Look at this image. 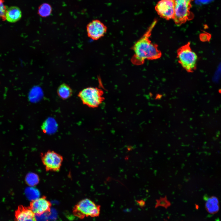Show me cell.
I'll use <instances>...</instances> for the list:
<instances>
[{
  "label": "cell",
  "mask_w": 221,
  "mask_h": 221,
  "mask_svg": "<svg viewBox=\"0 0 221 221\" xmlns=\"http://www.w3.org/2000/svg\"><path fill=\"white\" fill-rule=\"evenodd\" d=\"M156 22V20H154L143 36L132 47L134 54L130 61L133 64L141 65L144 64L146 60H155L161 57L162 53L158 49L157 45L152 42L150 39Z\"/></svg>",
  "instance_id": "cell-1"
},
{
  "label": "cell",
  "mask_w": 221,
  "mask_h": 221,
  "mask_svg": "<svg viewBox=\"0 0 221 221\" xmlns=\"http://www.w3.org/2000/svg\"><path fill=\"white\" fill-rule=\"evenodd\" d=\"M177 55L179 63L187 72L192 73L195 70L198 57L191 49L190 42L180 47Z\"/></svg>",
  "instance_id": "cell-2"
},
{
  "label": "cell",
  "mask_w": 221,
  "mask_h": 221,
  "mask_svg": "<svg viewBox=\"0 0 221 221\" xmlns=\"http://www.w3.org/2000/svg\"><path fill=\"white\" fill-rule=\"evenodd\" d=\"M101 206L88 198L82 199L77 202L72 209L73 215L82 219L86 217L98 216Z\"/></svg>",
  "instance_id": "cell-3"
},
{
  "label": "cell",
  "mask_w": 221,
  "mask_h": 221,
  "mask_svg": "<svg viewBox=\"0 0 221 221\" xmlns=\"http://www.w3.org/2000/svg\"><path fill=\"white\" fill-rule=\"evenodd\" d=\"M104 92L97 87H89L81 91L78 96L83 103L89 107H98L104 100Z\"/></svg>",
  "instance_id": "cell-4"
},
{
  "label": "cell",
  "mask_w": 221,
  "mask_h": 221,
  "mask_svg": "<svg viewBox=\"0 0 221 221\" xmlns=\"http://www.w3.org/2000/svg\"><path fill=\"white\" fill-rule=\"evenodd\" d=\"M194 0H174V16L173 19L176 25L180 26L193 19L194 14L190 11L191 2Z\"/></svg>",
  "instance_id": "cell-5"
},
{
  "label": "cell",
  "mask_w": 221,
  "mask_h": 221,
  "mask_svg": "<svg viewBox=\"0 0 221 221\" xmlns=\"http://www.w3.org/2000/svg\"><path fill=\"white\" fill-rule=\"evenodd\" d=\"M40 155L42 163L46 171H60L63 161L62 155L50 150L44 153H41Z\"/></svg>",
  "instance_id": "cell-6"
},
{
  "label": "cell",
  "mask_w": 221,
  "mask_h": 221,
  "mask_svg": "<svg viewBox=\"0 0 221 221\" xmlns=\"http://www.w3.org/2000/svg\"><path fill=\"white\" fill-rule=\"evenodd\" d=\"M88 37L96 41L104 36L107 31V26L100 21L95 19L88 23L86 26Z\"/></svg>",
  "instance_id": "cell-7"
},
{
  "label": "cell",
  "mask_w": 221,
  "mask_h": 221,
  "mask_svg": "<svg viewBox=\"0 0 221 221\" xmlns=\"http://www.w3.org/2000/svg\"><path fill=\"white\" fill-rule=\"evenodd\" d=\"M174 8V0H160L155 7L158 15L167 20L173 19L175 14Z\"/></svg>",
  "instance_id": "cell-8"
},
{
  "label": "cell",
  "mask_w": 221,
  "mask_h": 221,
  "mask_svg": "<svg viewBox=\"0 0 221 221\" xmlns=\"http://www.w3.org/2000/svg\"><path fill=\"white\" fill-rule=\"evenodd\" d=\"M51 206V202L46 196H44L32 200L29 207L35 215L39 216L50 212Z\"/></svg>",
  "instance_id": "cell-9"
},
{
  "label": "cell",
  "mask_w": 221,
  "mask_h": 221,
  "mask_svg": "<svg viewBox=\"0 0 221 221\" xmlns=\"http://www.w3.org/2000/svg\"><path fill=\"white\" fill-rule=\"evenodd\" d=\"M15 221H37V220L29 206L20 205L15 211Z\"/></svg>",
  "instance_id": "cell-10"
},
{
  "label": "cell",
  "mask_w": 221,
  "mask_h": 221,
  "mask_svg": "<svg viewBox=\"0 0 221 221\" xmlns=\"http://www.w3.org/2000/svg\"><path fill=\"white\" fill-rule=\"evenodd\" d=\"M22 16L21 12L19 8L12 6L7 8L6 14V20L8 22L14 23L19 21Z\"/></svg>",
  "instance_id": "cell-11"
},
{
  "label": "cell",
  "mask_w": 221,
  "mask_h": 221,
  "mask_svg": "<svg viewBox=\"0 0 221 221\" xmlns=\"http://www.w3.org/2000/svg\"><path fill=\"white\" fill-rule=\"evenodd\" d=\"M207 211L211 214L217 213L219 209V201L216 196H212L207 199L205 204Z\"/></svg>",
  "instance_id": "cell-12"
},
{
  "label": "cell",
  "mask_w": 221,
  "mask_h": 221,
  "mask_svg": "<svg viewBox=\"0 0 221 221\" xmlns=\"http://www.w3.org/2000/svg\"><path fill=\"white\" fill-rule=\"evenodd\" d=\"M57 129L56 122L52 118H48L43 123L41 129L43 132L45 134H52L56 132Z\"/></svg>",
  "instance_id": "cell-13"
},
{
  "label": "cell",
  "mask_w": 221,
  "mask_h": 221,
  "mask_svg": "<svg viewBox=\"0 0 221 221\" xmlns=\"http://www.w3.org/2000/svg\"><path fill=\"white\" fill-rule=\"evenodd\" d=\"M59 96L63 99L70 98L72 94V91L70 87L66 83H63L60 85L57 90Z\"/></svg>",
  "instance_id": "cell-14"
},
{
  "label": "cell",
  "mask_w": 221,
  "mask_h": 221,
  "mask_svg": "<svg viewBox=\"0 0 221 221\" xmlns=\"http://www.w3.org/2000/svg\"><path fill=\"white\" fill-rule=\"evenodd\" d=\"M52 10V8L49 4L47 3H44L39 7L38 14L41 17H47L51 14Z\"/></svg>",
  "instance_id": "cell-15"
},
{
  "label": "cell",
  "mask_w": 221,
  "mask_h": 221,
  "mask_svg": "<svg viewBox=\"0 0 221 221\" xmlns=\"http://www.w3.org/2000/svg\"><path fill=\"white\" fill-rule=\"evenodd\" d=\"M27 184L29 186H33L37 184L38 182V177L36 174L31 173L28 174L25 178Z\"/></svg>",
  "instance_id": "cell-16"
},
{
  "label": "cell",
  "mask_w": 221,
  "mask_h": 221,
  "mask_svg": "<svg viewBox=\"0 0 221 221\" xmlns=\"http://www.w3.org/2000/svg\"><path fill=\"white\" fill-rule=\"evenodd\" d=\"M4 0H0V17L3 21L6 20L5 14L7 9L4 3Z\"/></svg>",
  "instance_id": "cell-17"
},
{
  "label": "cell",
  "mask_w": 221,
  "mask_h": 221,
  "mask_svg": "<svg viewBox=\"0 0 221 221\" xmlns=\"http://www.w3.org/2000/svg\"><path fill=\"white\" fill-rule=\"evenodd\" d=\"M201 34V36H200V38L202 41H207L209 39V35L208 34H207V33H203Z\"/></svg>",
  "instance_id": "cell-18"
},
{
  "label": "cell",
  "mask_w": 221,
  "mask_h": 221,
  "mask_svg": "<svg viewBox=\"0 0 221 221\" xmlns=\"http://www.w3.org/2000/svg\"><path fill=\"white\" fill-rule=\"evenodd\" d=\"M136 202L140 207H143L145 205V201L143 200H137Z\"/></svg>",
  "instance_id": "cell-19"
}]
</instances>
